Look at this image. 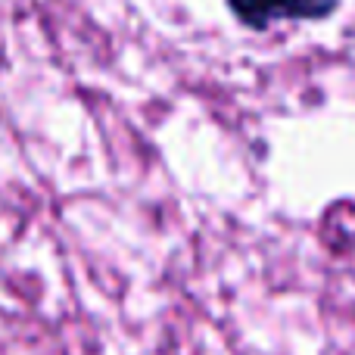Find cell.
I'll return each mask as SVG.
<instances>
[{"mask_svg":"<svg viewBox=\"0 0 355 355\" xmlns=\"http://www.w3.org/2000/svg\"><path fill=\"white\" fill-rule=\"evenodd\" d=\"M227 12L250 31H268L281 22H324L340 0H225Z\"/></svg>","mask_w":355,"mask_h":355,"instance_id":"6da1fadb","label":"cell"}]
</instances>
